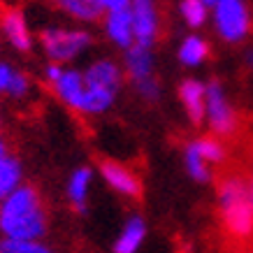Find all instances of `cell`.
Listing matches in <instances>:
<instances>
[{
  "label": "cell",
  "mask_w": 253,
  "mask_h": 253,
  "mask_svg": "<svg viewBox=\"0 0 253 253\" xmlns=\"http://www.w3.org/2000/svg\"><path fill=\"white\" fill-rule=\"evenodd\" d=\"M46 230H49V211L42 193L33 184H23L0 202V239H12V242L44 239Z\"/></svg>",
  "instance_id": "1"
},
{
  "label": "cell",
  "mask_w": 253,
  "mask_h": 253,
  "mask_svg": "<svg viewBox=\"0 0 253 253\" xmlns=\"http://www.w3.org/2000/svg\"><path fill=\"white\" fill-rule=\"evenodd\" d=\"M218 209L225 230L237 239L253 235V205L249 198V186L237 174H225L218 181Z\"/></svg>",
  "instance_id": "2"
},
{
  "label": "cell",
  "mask_w": 253,
  "mask_h": 253,
  "mask_svg": "<svg viewBox=\"0 0 253 253\" xmlns=\"http://www.w3.org/2000/svg\"><path fill=\"white\" fill-rule=\"evenodd\" d=\"M40 49L46 56V63L70 68L88 54L93 46V35L84 26H46L40 31Z\"/></svg>",
  "instance_id": "3"
},
{
  "label": "cell",
  "mask_w": 253,
  "mask_h": 253,
  "mask_svg": "<svg viewBox=\"0 0 253 253\" xmlns=\"http://www.w3.org/2000/svg\"><path fill=\"white\" fill-rule=\"evenodd\" d=\"M123 72L130 79L132 88L144 102H158L161 98V84L156 77L154 49L142 44H132L123 51Z\"/></svg>",
  "instance_id": "4"
},
{
  "label": "cell",
  "mask_w": 253,
  "mask_h": 253,
  "mask_svg": "<svg viewBox=\"0 0 253 253\" xmlns=\"http://www.w3.org/2000/svg\"><path fill=\"white\" fill-rule=\"evenodd\" d=\"M205 121L216 137H232L239 128V116L218 82L207 84V114Z\"/></svg>",
  "instance_id": "5"
},
{
  "label": "cell",
  "mask_w": 253,
  "mask_h": 253,
  "mask_svg": "<svg viewBox=\"0 0 253 253\" xmlns=\"http://www.w3.org/2000/svg\"><path fill=\"white\" fill-rule=\"evenodd\" d=\"M216 31L225 42H242L249 33V12L242 0H216L214 5Z\"/></svg>",
  "instance_id": "6"
},
{
  "label": "cell",
  "mask_w": 253,
  "mask_h": 253,
  "mask_svg": "<svg viewBox=\"0 0 253 253\" xmlns=\"http://www.w3.org/2000/svg\"><path fill=\"white\" fill-rule=\"evenodd\" d=\"M0 35L19 54H31L35 46V35L21 7H5L0 12Z\"/></svg>",
  "instance_id": "7"
},
{
  "label": "cell",
  "mask_w": 253,
  "mask_h": 253,
  "mask_svg": "<svg viewBox=\"0 0 253 253\" xmlns=\"http://www.w3.org/2000/svg\"><path fill=\"white\" fill-rule=\"evenodd\" d=\"M98 174L107 184V188H112L121 198L137 200L142 195V181H139L137 172L132 168H128V165H123V163L105 158L98 165Z\"/></svg>",
  "instance_id": "8"
},
{
  "label": "cell",
  "mask_w": 253,
  "mask_h": 253,
  "mask_svg": "<svg viewBox=\"0 0 253 253\" xmlns=\"http://www.w3.org/2000/svg\"><path fill=\"white\" fill-rule=\"evenodd\" d=\"M84 72V82L91 88H100V91H107L119 95L123 88V82H126V72H123V65L114 58H93L91 63H86Z\"/></svg>",
  "instance_id": "9"
},
{
  "label": "cell",
  "mask_w": 253,
  "mask_h": 253,
  "mask_svg": "<svg viewBox=\"0 0 253 253\" xmlns=\"http://www.w3.org/2000/svg\"><path fill=\"white\" fill-rule=\"evenodd\" d=\"M132 31H135V44L154 49L158 33H161V19L156 0H130Z\"/></svg>",
  "instance_id": "10"
},
{
  "label": "cell",
  "mask_w": 253,
  "mask_h": 253,
  "mask_svg": "<svg viewBox=\"0 0 253 253\" xmlns=\"http://www.w3.org/2000/svg\"><path fill=\"white\" fill-rule=\"evenodd\" d=\"M102 31H105V38H107L114 46L123 49V51L130 49V46L135 44V31H132L130 7L105 12V16H102Z\"/></svg>",
  "instance_id": "11"
},
{
  "label": "cell",
  "mask_w": 253,
  "mask_h": 253,
  "mask_svg": "<svg viewBox=\"0 0 253 253\" xmlns=\"http://www.w3.org/2000/svg\"><path fill=\"white\" fill-rule=\"evenodd\" d=\"M93 186V169L88 165H79L70 172L68 184H65V198L75 214L84 216L88 211V195Z\"/></svg>",
  "instance_id": "12"
},
{
  "label": "cell",
  "mask_w": 253,
  "mask_h": 253,
  "mask_svg": "<svg viewBox=\"0 0 253 253\" xmlns=\"http://www.w3.org/2000/svg\"><path fill=\"white\" fill-rule=\"evenodd\" d=\"M33 93V79L28 72L16 68L14 63L0 58V95L14 102H21Z\"/></svg>",
  "instance_id": "13"
},
{
  "label": "cell",
  "mask_w": 253,
  "mask_h": 253,
  "mask_svg": "<svg viewBox=\"0 0 253 253\" xmlns=\"http://www.w3.org/2000/svg\"><path fill=\"white\" fill-rule=\"evenodd\" d=\"M179 100L184 107L186 116L193 126H200L207 114V84L198 79H184L179 86Z\"/></svg>",
  "instance_id": "14"
},
{
  "label": "cell",
  "mask_w": 253,
  "mask_h": 253,
  "mask_svg": "<svg viewBox=\"0 0 253 253\" xmlns=\"http://www.w3.org/2000/svg\"><path fill=\"white\" fill-rule=\"evenodd\" d=\"M51 2L63 16H68L70 21L79 23V26L98 23L105 16L102 0H51Z\"/></svg>",
  "instance_id": "15"
},
{
  "label": "cell",
  "mask_w": 253,
  "mask_h": 253,
  "mask_svg": "<svg viewBox=\"0 0 253 253\" xmlns=\"http://www.w3.org/2000/svg\"><path fill=\"white\" fill-rule=\"evenodd\" d=\"M146 239V221L139 214H130L123 223L114 239L112 251L114 253H137Z\"/></svg>",
  "instance_id": "16"
},
{
  "label": "cell",
  "mask_w": 253,
  "mask_h": 253,
  "mask_svg": "<svg viewBox=\"0 0 253 253\" xmlns=\"http://www.w3.org/2000/svg\"><path fill=\"white\" fill-rule=\"evenodd\" d=\"M26 184V174H23V163L14 154H7L0 158V202L9 198L16 188Z\"/></svg>",
  "instance_id": "17"
},
{
  "label": "cell",
  "mask_w": 253,
  "mask_h": 253,
  "mask_svg": "<svg viewBox=\"0 0 253 253\" xmlns=\"http://www.w3.org/2000/svg\"><path fill=\"white\" fill-rule=\"evenodd\" d=\"M207 58H209V44L207 40H202L200 35H188L179 44V63L186 65V68H198Z\"/></svg>",
  "instance_id": "18"
},
{
  "label": "cell",
  "mask_w": 253,
  "mask_h": 253,
  "mask_svg": "<svg viewBox=\"0 0 253 253\" xmlns=\"http://www.w3.org/2000/svg\"><path fill=\"white\" fill-rule=\"evenodd\" d=\"M184 165H186V172L191 176L193 181H198V184H207L209 179H211V165L202 161V156L195 151V146L193 142H188L184 149Z\"/></svg>",
  "instance_id": "19"
},
{
  "label": "cell",
  "mask_w": 253,
  "mask_h": 253,
  "mask_svg": "<svg viewBox=\"0 0 253 253\" xmlns=\"http://www.w3.org/2000/svg\"><path fill=\"white\" fill-rule=\"evenodd\" d=\"M193 146H195V151L202 156V161L207 163V165H218V163L225 161V146H223L214 135H211V137L193 139Z\"/></svg>",
  "instance_id": "20"
},
{
  "label": "cell",
  "mask_w": 253,
  "mask_h": 253,
  "mask_svg": "<svg viewBox=\"0 0 253 253\" xmlns=\"http://www.w3.org/2000/svg\"><path fill=\"white\" fill-rule=\"evenodd\" d=\"M209 5L205 0H181L179 2V12H181V19L186 21V26L191 28H200L205 26L207 21V14H209Z\"/></svg>",
  "instance_id": "21"
},
{
  "label": "cell",
  "mask_w": 253,
  "mask_h": 253,
  "mask_svg": "<svg viewBox=\"0 0 253 253\" xmlns=\"http://www.w3.org/2000/svg\"><path fill=\"white\" fill-rule=\"evenodd\" d=\"M0 253H56V249L46 244L44 239H28V242L0 239Z\"/></svg>",
  "instance_id": "22"
},
{
  "label": "cell",
  "mask_w": 253,
  "mask_h": 253,
  "mask_svg": "<svg viewBox=\"0 0 253 253\" xmlns=\"http://www.w3.org/2000/svg\"><path fill=\"white\" fill-rule=\"evenodd\" d=\"M102 5H105V12H112V9L130 7V0H102Z\"/></svg>",
  "instance_id": "23"
},
{
  "label": "cell",
  "mask_w": 253,
  "mask_h": 253,
  "mask_svg": "<svg viewBox=\"0 0 253 253\" xmlns=\"http://www.w3.org/2000/svg\"><path fill=\"white\" fill-rule=\"evenodd\" d=\"M9 154V146H7V139H5V135H2V130H0V158L2 156Z\"/></svg>",
  "instance_id": "24"
},
{
  "label": "cell",
  "mask_w": 253,
  "mask_h": 253,
  "mask_svg": "<svg viewBox=\"0 0 253 253\" xmlns=\"http://www.w3.org/2000/svg\"><path fill=\"white\" fill-rule=\"evenodd\" d=\"M249 198H251V205H253V172H251V179H249Z\"/></svg>",
  "instance_id": "25"
},
{
  "label": "cell",
  "mask_w": 253,
  "mask_h": 253,
  "mask_svg": "<svg viewBox=\"0 0 253 253\" xmlns=\"http://www.w3.org/2000/svg\"><path fill=\"white\" fill-rule=\"evenodd\" d=\"M246 61H249V63H253V51H251V54H249V56H246Z\"/></svg>",
  "instance_id": "26"
}]
</instances>
